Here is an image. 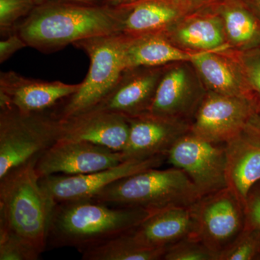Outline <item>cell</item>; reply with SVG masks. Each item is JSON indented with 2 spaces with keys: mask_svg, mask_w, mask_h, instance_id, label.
I'll return each instance as SVG.
<instances>
[{
  "mask_svg": "<svg viewBox=\"0 0 260 260\" xmlns=\"http://www.w3.org/2000/svg\"><path fill=\"white\" fill-rule=\"evenodd\" d=\"M245 208L246 224L260 229V181L249 191Z\"/></svg>",
  "mask_w": 260,
  "mask_h": 260,
  "instance_id": "30",
  "label": "cell"
},
{
  "mask_svg": "<svg viewBox=\"0 0 260 260\" xmlns=\"http://www.w3.org/2000/svg\"><path fill=\"white\" fill-rule=\"evenodd\" d=\"M128 37L113 34L85 39L73 44L90 59L88 75L78 91L62 101L50 112L58 120L88 112L112 92L126 69L125 52Z\"/></svg>",
  "mask_w": 260,
  "mask_h": 260,
  "instance_id": "5",
  "label": "cell"
},
{
  "mask_svg": "<svg viewBox=\"0 0 260 260\" xmlns=\"http://www.w3.org/2000/svg\"><path fill=\"white\" fill-rule=\"evenodd\" d=\"M37 160L0 179V226L43 253L47 249L51 204L36 172Z\"/></svg>",
  "mask_w": 260,
  "mask_h": 260,
  "instance_id": "3",
  "label": "cell"
},
{
  "mask_svg": "<svg viewBox=\"0 0 260 260\" xmlns=\"http://www.w3.org/2000/svg\"><path fill=\"white\" fill-rule=\"evenodd\" d=\"M191 208L196 237L220 259L246 227L245 203L226 187L201 197Z\"/></svg>",
  "mask_w": 260,
  "mask_h": 260,
  "instance_id": "7",
  "label": "cell"
},
{
  "mask_svg": "<svg viewBox=\"0 0 260 260\" xmlns=\"http://www.w3.org/2000/svg\"><path fill=\"white\" fill-rule=\"evenodd\" d=\"M166 160V155L129 159L115 167L89 174H56L42 177L39 183L51 205L74 200L93 199L116 181L153 168H159Z\"/></svg>",
  "mask_w": 260,
  "mask_h": 260,
  "instance_id": "9",
  "label": "cell"
},
{
  "mask_svg": "<svg viewBox=\"0 0 260 260\" xmlns=\"http://www.w3.org/2000/svg\"><path fill=\"white\" fill-rule=\"evenodd\" d=\"M15 31L28 47L51 54L85 39L121 34V11L107 5L47 0L37 5Z\"/></svg>",
  "mask_w": 260,
  "mask_h": 260,
  "instance_id": "1",
  "label": "cell"
},
{
  "mask_svg": "<svg viewBox=\"0 0 260 260\" xmlns=\"http://www.w3.org/2000/svg\"><path fill=\"white\" fill-rule=\"evenodd\" d=\"M81 83L67 84L26 78L14 71L0 73V107H13L27 114L50 112L78 91Z\"/></svg>",
  "mask_w": 260,
  "mask_h": 260,
  "instance_id": "13",
  "label": "cell"
},
{
  "mask_svg": "<svg viewBox=\"0 0 260 260\" xmlns=\"http://www.w3.org/2000/svg\"><path fill=\"white\" fill-rule=\"evenodd\" d=\"M195 10L203 9L216 5L220 0H179Z\"/></svg>",
  "mask_w": 260,
  "mask_h": 260,
  "instance_id": "32",
  "label": "cell"
},
{
  "mask_svg": "<svg viewBox=\"0 0 260 260\" xmlns=\"http://www.w3.org/2000/svg\"><path fill=\"white\" fill-rule=\"evenodd\" d=\"M245 3L260 19V0H246Z\"/></svg>",
  "mask_w": 260,
  "mask_h": 260,
  "instance_id": "35",
  "label": "cell"
},
{
  "mask_svg": "<svg viewBox=\"0 0 260 260\" xmlns=\"http://www.w3.org/2000/svg\"><path fill=\"white\" fill-rule=\"evenodd\" d=\"M60 138L58 119L50 112L27 114L0 107V179L38 159Z\"/></svg>",
  "mask_w": 260,
  "mask_h": 260,
  "instance_id": "6",
  "label": "cell"
},
{
  "mask_svg": "<svg viewBox=\"0 0 260 260\" xmlns=\"http://www.w3.org/2000/svg\"><path fill=\"white\" fill-rule=\"evenodd\" d=\"M60 139L80 140L123 152L129 134L128 118L122 114L92 109L59 120Z\"/></svg>",
  "mask_w": 260,
  "mask_h": 260,
  "instance_id": "15",
  "label": "cell"
},
{
  "mask_svg": "<svg viewBox=\"0 0 260 260\" xmlns=\"http://www.w3.org/2000/svg\"><path fill=\"white\" fill-rule=\"evenodd\" d=\"M228 187L245 203L249 191L260 181V138L246 126L225 143Z\"/></svg>",
  "mask_w": 260,
  "mask_h": 260,
  "instance_id": "21",
  "label": "cell"
},
{
  "mask_svg": "<svg viewBox=\"0 0 260 260\" xmlns=\"http://www.w3.org/2000/svg\"><path fill=\"white\" fill-rule=\"evenodd\" d=\"M36 4L39 5L47 0H34ZM66 1L75 2V3H85L90 5H105L107 0H66Z\"/></svg>",
  "mask_w": 260,
  "mask_h": 260,
  "instance_id": "34",
  "label": "cell"
},
{
  "mask_svg": "<svg viewBox=\"0 0 260 260\" xmlns=\"http://www.w3.org/2000/svg\"><path fill=\"white\" fill-rule=\"evenodd\" d=\"M242 1L246 2V0H242Z\"/></svg>",
  "mask_w": 260,
  "mask_h": 260,
  "instance_id": "37",
  "label": "cell"
},
{
  "mask_svg": "<svg viewBox=\"0 0 260 260\" xmlns=\"http://www.w3.org/2000/svg\"><path fill=\"white\" fill-rule=\"evenodd\" d=\"M206 93L191 61L167 64L149 113L191 124Z\"/></svg>",
  "mask_w": 260,
  "mask_h": 260,
  "instance_id": "11",
  "label": "cell"
},
{
  "mask_svg": "<svg viewBox=\"0 0 260 260\" xmlns=\"http://www.w3.org/2000/svg\"><path fill=\"white\" fill-rule=\"evenodd\" d=\"M166 67H137L126 69L112 92L93 109L110 111L127 118L148 114Z\"/></svg>",
  "mask_w": 260,
  "mask_h": 260,
  "instance_id": "14",
  "label": "cell"
},
{
  "mask_svg": "<svg viewBox=\"0 0 260 260\" xmlns=\"http://www.w3.org/2000/svg\"><path fill=\"white\" fill-rule=\"evenodd\" d=\"M28 47L17 32H13L0 42V63L8 60L15 53Z\"/></svg>",
  "mask_w": 260,
  "mask_h": 260,
  "instance_id": "31",
  "label": "cell"
},
{
  "mask_svg": "<svg viewBox=\"0 0 260 260\" xmlns=\"http://www.w3.org/2000/svg\"><path fill=\"white\" fill-rule=\"evenodd\" d=\"M134 1L135 0H107L105 5L111 7H119Z\"/></svg>",
  "mask_w": 260,
  "mask_h": 260,
  "instance_id": "36",
  "label": "cell"
},
{
  "mask_svg": "<svg viewBox=\"0 0 260 260\" xmlns=\"http://www.w3.org/2000/svg\"><path fill=\"white\" fill-rule=\"evenodd\" d=\"M215 8L229 47L238 52L260 48V19L242 0H220Z\"/></svg>",
  "mask_w": 260,
  "mask_h": 260,
  "instance_id": "22",
  "label": "cell"
},
{
  "mask_svg": "<svg viewBox=\"0 0 260 260\" xmlns=\"http://www.w3.org/2000/svg\"><path fill=\"white\" fill-rule=\"evenodd\" d=\"M164 260H218V256L198 237L181 239L168 248Z\"/></svg>",
  "mask_w": 260,
  "mask_h": 260,
  "instance_id": "28",
  "label": "cell"
},
{
  "mask_svg": "<svg viewBox=\"0 0 260 260\" xmlns=\"http://www.w3.org/2000/svg\"><path fill=\"white\" fill-rule=\"evenodd\" d=\"M129 134L121 152L129 159H146L166 155L179 138L191 130V124L153 115L143 114L128 118Z\"/></svg>",
  "mask_w": 260,
  "mask_h": 260,
  "instance_id": "16",
  "label": "cell"
},
{
  "mask_svg": "<svg viewBox=\"0 0 260 260\" xmlns=\"http://www.w3.org/2000/svg\"><path fill=\"white\" fill-rule=\"evenodd\" d=\"M191 62L207 90L229 96L247 98L259 102L249 88L232 49L198 53Z\"/></svg>",
  "mask_w": 260,
  "mask_h": 260,
  "instance_id": "20",
  "label": "cell"
},
{
  "mask_svg": "<svg viewBox=\"0 0 260 260\" xmlns=\"http://www.w3.org/2000/svg\"><path fill=\"white\" fill-rule=\"evenodd\" d=\"M124 160L121 152L88 142L60 139L38 159L35 169L40 178L77 175L109 169Z\"/></svg>",
  "mask_w": 260,
  "mask_h": 260,
  "instance_id": "12",
  "label": "cell"
},
{
  "mask_svg": "<svg viewBox=\"0 0 260 260\" xmlns=\"http://www.w3.org/2000/svg\"><path fill=\"white\" fill-rule=\"evenodd\" d=\"M251 91L260 102V48L238 52L233 51Z\"/></svg>",
  "mask_w": 260,
  "mask_h": 260,
  "instance_id": "29",
  "label": "cell"
},
{
  "mask_svg": "<svg viewBox=\"0 0 260 260\" xmlns=\"http://www.w3.org/2000/svg\"><path fill=\"white\" fill-rule=\"evenodd\" d=\"M127 37L125 52L126 69L190 61L198 54L187 52L175 47L162 32Z\"/></svg>",
  "mask_w": 260,
  "mask_h": 260,
  "instance_id": "23",
  "label": "cell"
},
{
  "mask_svg": "<svg viewBox=\"0 0 260 260\" xmlns=\"http://www.w3.org/2000/svg\"><path fill=\"white\" fill-rule=\"evenodd\" d=\"M260 259V229L246 224L243 232L219 260Z\"/></svg>",
  "mask_w": 260,
  "mask_h": 260,
  "instance_id": "25",
  "label": "cell"
},
{
  "mask_svg": "<svg viewBox=\"0 0 260 260\" xmlns=\"http://www.w3.org/2000/svg\"><path fill=\"white\" fill-rule=\"evenodd\" d=\"M167 160L185 173L201 197L228 187L225 143L208 141L190 130L173 145Z\"/></svg>",
  "mask_w": 260,
  "mask_h": 260,
  "instance_id": "8",
  "label": "cell"
},
{
  "mask_svg": "<svg viewBox=\"0 0 260 260\" xmlns=\"http://www.w3.org/2000/svg\"><path fill=\"white\" fill-rule=\"evenodd\" d=\"M42 254L21 237L0 226V260H37Z\"/></svg>",
  "mask_w": 260,
  "mask_h": 260,
  "instance_id": "26",
  "label": "cell"
},
{
  "mask_svg": "<svg viewBox=\"0 0 260 260\" xmlns=\"http://www.w3.org/2000/svg\"><path fill=\"white\" fill-rule=\"evenodd\" d=\"M152 213L93 199L56 203L51 205L47 249L73 247L81 253L129 232Z\"/></svg>",
  "mask_w": 260,
  "mask_h": 260,
  "instance_id": "2",
  "label": "cell"
},
{
  "mask_svg": "<svg viewBox=\"0 0 260 260\" xmlns=\"http://www.w3.org/2000/svg\"><path fill=\"white\" fill-rule=\"evenodd\" d=\"M162 34L175 47L192 54L231 49L215 5L191 12Z\"/></svg>",
  "mask_w": 260,
  "mask_h": 260,
  "instance_id": "17",
  "label": "cell"
},
{
  "mask_svg": "<svg viewBox=\"0 0 260 260\" xmlns=\"http://www.w3.org/2000/svg\"><path fill=\"white\" fill-rule=\"evenodd\" d=\"M118 8L121 15V34L129 37L165 32L195 11L179 0H135Z\"/></svg>",
  "mask_w": 260,
  "mask_h": 260,
  "instance_id": "18",
  "label": "cell"
},
{
  "mask_svg": "<svg viewBox=\"0 0 260 260\" xmlns=\"http://www.w3.org/2000/svg\"><path fill=\"white\" fill-rule=\"evenodd\" d=\"M138 245L146 248H169L189 237H196L192 208L178 207L155 212L128 232Z\"/></svg>",
  "mask_w": 260,
  "mask_h": 260,
  "instance_id": "19",
  "label": "cell"
},
{
  "mask_svg": "<svg viewBox=\"0 0 260 260\" xmlns=\"http://www.w3.org/2000/svg\"><path fill=\"white\" fill-rule=\"evenodd\" d=\"M201 198L185 173L177 168H153L116 181L93 200L112 206L141 208L155 213L191 207Z\"/></svg>",
  "mask_w": 260,
  "mask_h": 260,
  "instance_id": "4",
  "label": "cell"
},
{
  "mask_svg": "<svg viewBox=\"0 0 260 260\" xmlns=\"http://www.w3.org/2000/svg\"><path fill=\"white\" fill-rule=\"evenodd\" d=\"M260 113V103L207 90L191 124V132L216 143H226L245 129Z\"/></svg>",
  "mask_w": 260,
  "mask_h": 260,
  "instance_id": "10",
  "label": "cell"
},
{
  "mask_svg": "<svg viewBox=\"0 0 260 260\" xmlns=\"http://www.w3.org/2000/svg\"><path fill=\"white\" fill-rule=\"evenodd\" d=\"M37 6L34 0H0V32L7 37Z\"/></svg>",
  "mask_w": 260,
  "mask_h": 260,
  "instance_id": "27",
  "label": "cell"
},
{
  "mask_svg": "<svg viewBox=\"0 0 260 260\" xmlns=\"http://www.w3.org/2000/svg\"><path fill=\"white\" fill-rule=\"evenodd\" d=\"M246 126L260 138V113L253 116Z\"/></svg>",
  "mask_w": 260,
  "mask_h": 260,
  "instance_id": "33",
  "label": "cell"
},
{
  "mask_svg": "<svg viewBox=\"0 0 260 260\" xmlns=\"http://www.w3.org/2000/svg\"><path fill=\"white\" fill-rule=\"evenodd\" d=\"M168 248H146L138 245L128 232L82 251L83 260L162 259Z\"/></svg>",
  "mask_w": 260,
  "mask_h": 260,
  "instance_id": "24",
  "label": "cell"
}]
</instances>
